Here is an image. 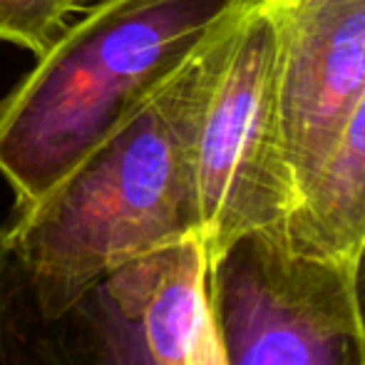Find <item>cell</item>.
<instances>
[{"label":"cell","mask_w":365,"mask_h":365,"mask_svg":"<svg viewBox=\"0 0 365 365\" xmlns=\"http://www.w3.org/2000/svg\"><path fill=\"white\" fill-rule=\"evenodd\" d=\"M239 18L45 197L13 207L0 239L43 308L58 311L120 266L199 236L197 132Z\"/></svg>","instance_id":"obj_1"},{"label":"cell","mask_w":365,"mask_h":365,"mask_svg":"<svg viewBox=\"0 0 365 365\" xmlns=\"http://www.w3.org/2000/svg\"><path fill=\"white\" fill-rule=\"evenodd\" d=\"M251 0H97L0 100V174L33 204L214 43Z\"/></svg>","instance_id":"obj_2"},{"label":"cell","mask_w":365,"mask_h":365,"mask_svg":"<svg viewBox=\"0 0 365 365\" xmlns=\"http://www.w3.org/2000/svg\"><path fill=\"white\" fill-rule=\"evenodd\" d=\"M199 236L120 266L48 311L0 239V365H221Z\"/></svg>","instance_id":"obj_3"},{"label":"cell","mask_w":365,"mask_h":365,"mask_svg":"<svg viewBox=\"0 0 365 365\" xmlns=\"http://www.w3.org/2000/svg\"><path fill=\"white\" fill-rule=\"evenodd\" d=\"M221 365H365L351 261L303 254L259 231L207 256Z\"/></svg>","instance_id":"obj_4"},{"label":"cell","mask_w":365,"mask_h":365,"mask_svg":"<svg viewBox=\"0 0 365 365\" xmlns=\"http://www.w3.org/2000/svg\"><path fill=\"white\" fill-rule=\"evenodd\" d=\"M199 239L207 256L259 231H286L296 182L279 120L276 20L251 0L234 25L194 149Z\"/></svg>","instance_id":"obj_5"},{"label":"cell","mask_w":365,"mask_h":365,"mask_svg":"<svg viewBox=\"0 0 365 365\" xmlns=\"http://www.w3.org/2000/svg\"><path fill=\"white\" fill-rule=\"evenodd\" d=\"M276 20L281 137L296 204L365 95V0H266Z\"/></svg>","instance_id":"obj_6"},{"label":"cell","mask_w":365,"mask_h":365,"mask_svg":"<svg viewBox=\"0 0 365 365\" xmlns=\"http://www.w3.org/2000/svg\"><path fill=\"white\" fill-rule=\"evenodd\" d=\"M286 239L303 254L351 261L365 241V95L343 122L313 182L286 224Z\"/></svg>","instance_id":"obj_7"},{"label":"cell","mask_w":365,"mask_h":365,"mask_svg":"<svg viewBox=\"0 0 365 365\" xmlns=\"http://www.w3.org/2000/svg\"><path fill=\"white\" fill-rule=\"evenodd\" d=\"M80 8V0H0V43L43 55Z\"/></svg>","instance_id":"obj_8"},{"label":"cell","mask_w":365,"mask_h":365,"mask_svg":"<svg viewBox=\"0 0 365 365\" xmlns=\"http://www.w3.org/2000/svg\"><path fill=\"white\" fill-rule=\"evenodd\" d=\"M351 286H353V301H356L358 321L365 331V241L358 249V254L351 259Z\"/></svg>","instance_id":"obj_9"},{"label":"cell","mask_w":365,"mask_h":365,"mask_svg":"<svg viewBox=\"0 0 365 365\" xmlns=\"http://www.w3.org/2000/svg\"><path fill=\"white\" fill-rule=\"evenodd\" d=\"M87 3H92V0H80V5H82V8H85Z\"/></svg>","instance_id":"obj_10"}]
</instances>
